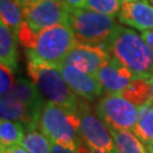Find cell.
I'll return each mask as SVG.
<instances>
[{
  "label": "cell",
  "instance_id": "23",
  "mask_svg": "<svg viewBox=\"0 0 153 153\" xmlns=\"http://www.w3.org/2000/svg\"><path fill=\"white\" fill-rule=\"evenodd\" d=\"M15 78H14V71L9 68L8 66L2 65L0 66V93L1 97L6 95L9 92L15 83Z\"/></svg>",
  "mask_w": 153,
  "mask_h": 153
},
{
  "label": "cell",
  "instance_id": "16",
  "mask_svg": "<svg viewBox=\"0 0 153 153\" xmlns=\"http://www.w3.org/2000/svg\"><path fill=\"white\" fill-rule=\"evenodd\" d=\"M109 129L114 138L112 153H149L142 141L133 131L127 129Z\"/></svg>",
  "mask_w": 153,
  "mask_h": 153
},
{
  "label": "cell",
  "instance_id": "4",
  "mask_svg": "<svg viewBox=\"0 0 153 153\" xmlns=\"http://www.w3.org/2000/svg\"><path fill=\"white\" fill-rule=\"evenodd\" d=\"M36 127L51 143L60 144L71 150H77L78 146L84 144L79 115L64 109L53 102H45Z\"/></svg>",
  "mask_w": 153,
  "mask_h": 153
},
{
  "label": "cell",
  "instance_id": "1",
  "mask_svg": "<svg viewBox=\"0 0 153 153\" xmlns=\"http://www.w3.org/2000/svg\"><path fill=\"white\" fill-rule=\"evenodd\" d=\"M17 36L26 49L27 58L44 61L56 67L64 64L66 56L77 43L68 24H59L36 34L23 22Z\"/></svg>",
  "mask_w": 153,
  "mask_h": 153
},
{
  "label": "cell",
  "instance_id": "29",
  "mask_svg": "<svg viewBox=\"0 0 153 153\" xmlns=\"http://www.w3.org/2000/svg\"><path fill=\"white\" fill-rule=\"evenodd\" d=\"M90 153H105V152H102L100 150H95V149H91V152Z\"/></svg>",
  "mask_w": 153,
  "mask_h": 153
},
{
  "label": "cell",
  "instance_id": "9",
  "mask_svg": "<svg viewBox=\"0 0 153 153\" xmlns=\"http://www.w3.org/2000/svg\"><path fill=\"white\" fill-rule=\"evenodd\" d=\"M110 60V55L103 45H91L77 42L66 56L64 64H68L92 76Z\"/></svg>",
  "mask_w": 153,
  "mask_h": 153
},
{
  "label": "cell",
  "instance_id": "26",
  "mask_svg": "<svg viewBox=\"0 0 153 153\" xmlns=\"http://www.w3.org/2000/svg\"><path fill=\"white\" fill-rule=\"evenodd\" d=\"M51 153H77L76 150L65 148L60 144L57 143H51Z\"/></svg>",
  "mask_w": 153,
  "mask_h": 153
},
{
  "label": "cell",
  "instance_id": "10",
  "mask_svg": "<svg viewBox=\"0 0 153 153\" xmlns=\"http://www.w3.org/2000/svg\"><path fill=\"white\" fill-rule=\"evenodd\" d=\"M58 68L68 86L78 97L88 101H95L102 95L103 88L94 76L68 64H62Z\"/></svg>",
  "mask_w": 153,
  "mask_h": 153
},
{
  "label": "cell",
  "instance_id": "20",
  "mask_svg": "<svg viewBox=\"0 0 153 153\" xmlns=\"http://www.w3.org/2000/svg\"><path fill=\"white\" fill-rule=\"evenodd\" d=\"M25 134V126L21 121L1 120L0 123V148L21 145Z\"/></svg>",
  "mask_w": 153,
  "mask_h": 153
},
{
  "label": "cell",
  "instance_id": "12",
  "mask_svg": "<svg viewBox=\"0 0 153 153\" xmlns=\"http://www.w3.org/2000/svg\"><path fill=\"white\" fill-rule=\"evenodd\" d=\"M1 98L11 99L24 103L30 109V112L35 123H38L40 114L47 102L35 83L23 77L17 78L10 91Z\"/></svg>",
  "mask_w": 153,
  "mask_h": 153
},
{
  "label": "cell",
  "instance_id": "21",
  "mask_svg": "<svg viewBox=\"0 0 153 153\" xmlns=\"http://www.w3.org/2000/svg\"><path fill=\"white\" fill-rule=\"evenodd\" d=\"M30 153H51V142L38 128H26L21 143Z\"/></svg>",
  "mask_w": 153,
  "mask_h": 153
},
{
  "label": "cell",
  "instance_id": "18",
  "mask_svg": "<svg viewBox=\"0 0 153 153\" xmlns=\"http://www.w3.org/2000/svg\"><path fill=\"white\" fill-rule=\"evenodd\" d=\"M0 17L1 23L7 25L17 35L24 22L22 0H0Z\"/></svg>",
  "mask_w": 153,
  "mask_h": 153
},
{
  "label": "cell",
  "instance_id": "14",
  "mask_svg": "<svg viewBox=\"0 0 153 153\" xmlns=\"http://www.w3.org/2000/svg\"><path fill=\"white\" fill-rule=\"evenodd\" d=\"M0 117L1 120L21 121L26 128H38L36 123L32 117L30 109L24 103L11 100V99L1 98L0 101Z\"/></svg>",
  "mask_w": 153,
  "mask_h": 153
},
{
  "label": "cell",
  "instance_id": "13",
  "mask_svg": "<svg viewBox=\"0 0 153 153\" xmlns=\"http://www.w3.org/2000/svg\"><path fill=\"white\" fill-rule=\"evenodd\" d=\"M95 78L107 92L119 93L124 91L135 77L126 67L110 57V60L98 71Z\"/></svg>",
  "mask_w": 153,
  "mask_h": 153
},
{
  "label": "cell",
  "instance_id": "28",
  "mask_svg": "<svg viewBox=\"0 0 153 153\" xmlns=\"http://www.w3.org/2000/svg\"><path fill=\"white\" fill-rule=\"evenodd\" d=\"M149 83H150V86H151V101L153 103V76L151 78H149Z\"/></svg>",
  "mask_w": 153,
  "mask_h": 153
},
{
  "label": "cell",
  "instance_id": "27",
  "mask_svg": "<svg viewBox=\"0 0 153 153\" xmlns=\"http://www.w3.org/2000/svg\"><path fill=\"white\" fill-rule=\"evenodd\" d=\"M143 40L153 49V30H148V31H143L142 32Z\"/></svg>",
  "mask_w": 153,
  "mask_h": 153
},
{
  "label": "cell",
  "instance_id": "30",
  "mask_svg": "<svg viewBox=\"0 0 153 153\" xmlns=\"http://www.w3.org/2000/svg\"><path fill=\"white\" fill-rule=\"evenodd\" d=\"M22 1H39V0H22Z\"/></svg>",
  "mask_w": 153,
  "mask_h": 153
},
{
  "label": "cell",
  "instance_id": "2",
  "mask_svg": "<svg viewBox=\"0 0 153 153\" xmlns=\"http://www.w3.org/2000/svg\"><path fill=\"white\" fill-rule=\"evenodd\" d=\"M103 47L135 79H149L153 76V49L133 30L117 24Z\"/></svg>",
  "mask_w": 153,
  "mask_h": 153
},
{
  "label": "cell",
  "instance_id": "5",
  "mask_svg": "<svg viewBox=\"0 0 153 153\" xmlns=\"http://www.w3.org/2000/svg\"><path fill=\"white\" fill-rule=\"evenodd\" d=\"M69 27L78 43L104 45L115 30V16L88 9H71L68 13Z\"/></svg>",
  "mask_w": 153,
  "mask_h": 153
},
{
  "label": "cell",
  "instance_id": "17",
  "mask_svg": "<svg viewBox=\"0 0 153 153\" xmlns=\"http://www.w3.org/2000/svg\"><path fill=\"white\" fill-rule=\"evenodd\" d=\"M16 36L7 25L0 24V61L13 71L17 67Z\"/></svg>",
  "mask_w": 153,
  "mask_h": 153
},
{
  "label": "cell",
  "instance_id": "6",
  "mask_svg": "<svg viewBox=\"0 0 153 153\" xmlns=\"http://www.w3.org/2000/svg\"><path fill=\"white\" fill-rule=\"evenodd\" d=\"M24 22L34 33L68 23L69 7L62 0L22 1Z\"/></svg>",
  "mask_w": 153,
  "mask_h": 153
},
{
  "label": "cell",
  "instance_id": "25",
  "mask_svg": "<svg viewBox=\"0 0 153 153\" xmlns=\"http://www.w3.org/2000/svg\"><path fill=\"white\" fill-rule=\"evenodd\" d=\"M71 9H84L86 0H62Z\"/></svg>",
  "mask_w": 153,
  "mask_h": 153
},
{
  "label": "cell",
  "instance_id": "24",
  "mask_svg": "<svg viewBox=\"0 0 153 153\" xmlns=\"http://www.w3.org/2000/svg\"><path fill=\"white\" fill-rule=\"evenodd\" d=\"M0 153H30L22 145H9V146H1Z\"/></svg>",
  "mask_w": 153,
  "mask_h": 153
},
{
  "label": "cell",
  "instance_id": "22",
  "mask_svg": "<svg viewBox=\"0 0 153 153\" xmlns=\"http://www.w3.org/2000/svg\"><path fill=\"white\" fill-rule=\"evenodd\" d=\"M84 9L115 16L120 10V0H86Z\"/></svg>",
  "mask_w": 153,
  "mask_h": 153
},
{
  "label": "cell",
  "instance_id": "7",
  "mask_svg": "<svg viewBox=\"0 0 153 153\" xmlns=\"http://www.w3.org/2000/svg\"><path fill=\"white\" fill-rule=\"evenodd\" d=\"M97 114L111 129L133 131L138 119V108L120 93L108 92L97 104Z\"/></svg>",
  "mask_w": 153,
  "mask_h": 153
},
{
  "label": "cell",
  "instance_id": "8",
  "mask_svg": "<svg viewBox=\"0 0 153 153\" xmlns=\"http://www.w3.org/2000/svg\"><path fill=\"white\" fill-rule=\"evenodd\" d=\"M78 115L81 118V134L84 143L91 149L102 152H114V138L111 131L98 114H94L90 107L83 102Z\"/></svg>",
  "mask_w": 153,
  "mask_h": 153
},
{
  "label": "cell",
  "instance_id": "11",
  "mask_svg": "<svg viewBox=\"0 0 153 153\" xmlns=\"http://www.w3.org/2000/svg\"><path fill=\"white\" fill-rule=\"evenodd\" d=\"M119 22L138 31L153 30V6L146 0H120Z\"/></svg>",
  "mask_w": 153,
  "mask_h": 153
},
{
  "label": "cell",
  "instance_id": "3",
  "mask_svg": "<svg viewBox=\"0 0 153 153\" xmlns=\"http://www.w3.org/2000/svg\"><path fill=\"white\" fill-rule=\"evenodd\" d=\"M27 73L45 100L78 114L83 102L68 86L58 67L38 59L27 58Z\"/></svg>",
  "mask_w": 153,
  "mask_h": 153
},
{
  "label": "cell",
  "instance_id": "19",
  "mask_svg": "<svg viewBox=\"0 0 153 153\" xmlns=\"http://www.w3.org/2000/svg\"><path fill=\"white\" fill-rule=\"evenodd\" d=\"M119 93L137 108L151 101V86L149 79H135Z\"/></svg>",
  "mask_w": 153,
  "mask_h": 153
},
{
  "label": "cell",
  "instance_id": "15",
  "mask_svg": "<svg viewBox=\"0 0 153 153\" xmlns=\"http://www.w3.org/2000/svg\"><path fill=\"white\" fill-rule=\"evenodd\" d=\"M133 133L136 135L148 149L149 153H153V103H148L138 107V119Z\"/></svg>",
  "mask_w": 153,
  "mask_h": 153
}]
</instances>
